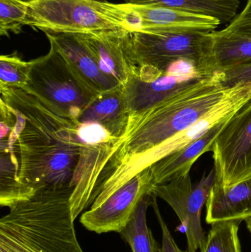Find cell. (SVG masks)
I'll use <instances>...</instances> for the list:
<instances>
[{"label": "cell", "mask_w": 251, "mask_h": 252, "mask_svg": "<svg viewBox=\"0 0 251 252\" xmlns=\"http://www.w3.org/2000/svg\"><path fill=\"white\" fill-rule=\"evenodd\" d=\"M28 6L16 0H0V35L19 34L25 26Z\"/></svg>", "instance_id": "cell-24"}, {"label": "cell", "mask_w": 251, "mask_h": 252, "mask_svg": "<svg viewBox=\"0 0 251 252\" xmlns=\"http://www.w3.org/2000/svg\"><path fill=\"white\" fill-rule=\"evenodd\" d=\"M1 121L14 135L19 178L37 191L46 186H72L78 180L86 145L81 124L57 115L35 96L0 86Z\"/></svg>", "instance_id": "cell-1"}, {"label": "cell", "mask_w": 251, "mask_h": 252, "mask_svg": "<svg viewBox=\"0 0 251 252\" xmlns=\"http://www.w3.org/2000/svg\"><path fill=\"white\" fill-rule=\"evenodd\" d=\"M156 198L157 197L155 195H152L151 205L154 207L155 212H156V216L158 220L160 223L161 228L162 231V247H161V252H188V251H183L180 250L179 247L175 243V240L172 238L167 225L165 223L158 208L157 204H156Z\"/></svg>", "instance_id": "cell-27"}, {"label": "cell", "mask_w": 251, "mask_h": 252, "mask_svg": "<svg viewBox=\"0 0 251 252\" xmlns=\"http://www.w3.org/2000/svg\"><path fill=\"white\" fill-rule=\"evenodd\" d=\"M50 44L47 55L30 61L29 81L21 90L35 96L57 115L78 121L100 95L78 79L56 45Z\"/></svg>", "instance_id": "cell-5"}, {"label": "cell", "mask_w": 251, "mask_h": 252, "mask_svg": "<svg viewBox=\"0 0 251 252\" xmlns=\"http://www.w3.org/2000/svg\"><path fill=\"white\" fill-rule=\"evenodd\" d=\"M224 32L251 35V0H247L246 7L230 22Z\"/></svg>", "instance_id": "cell-25"}, {"label": "cell", "mask_w": 251, "mask_h": 252, "mask_svg": "<svg viewBox=\"0 0 251 252\" xmlns=\"http://www.w3.org/2000/svg\"><path fill=\"white\" fill-rule=\"evenodd\" d=\"M245 220H246L248 229H249V231L250 232L251 235V216H250V217L247 218V219H246Z\"/></svg>", "instance_id": "cell-29"}, {"label": "cell", "mask_w": 251, "mask_h": 252, "mask_svg": "<svg viewBox=\"0 0 251 252\" xmlns=\"http://www.w3.org/2000/svg\"><path fill=\"white\" fill-rule=\"evenodd\" d=\"M100 68L124 85L137 69L131 54V32L127 30L81 33Z\"/></svg>", "instance_id": "cell-14"}, {"label": "cell", "mask_w": 251, "mask_h": 252, "mask_svg": "<svg viewBox=\"0 0 251 252\" xmlns=\"http://www.w3.org/2000/svg\"><path fill=\"white\" fill-rule=\"evenodd\" d=\"M202 48L210 74L251 63V35L212 31L203 35Z\"/></svg>", "instance_id": "cell-15"}, {"label": "cell", "mask_w": 251, "mask_h": 252, "mask_svg": "<svg viewBox=\"0 0 251 252\" xmlns=\"http://www.w3.org/2000/svg\"><path fill=\"white\" fill-rule=\"evenodd\" d=\"M213 75H205L187 62L165 72L136 71L122 85L127 111L131 115L145 110Z\"/></svg>", "instance_id": "cell-10"}, {"label": "cell", "mask_w": 251, "mask_h": 252, "mask_svg": "<svg viewBox=\"0 0 251 252\" xmlns=\"http://www.w3.org/2000/svg\"><path fill=\"white\" fill-rule=\"evenodd\" d=\"M221 72L189 87L155 106L131 114L123 133L106 153L99 166L92 201L139 157L166 142L207 115L229 93Z\"/></svg>", "instance_id": "cell-2"}, {"label": "cell", "mask_w": 251, "mask_h": 252, "mask_svg": "<svg viewBox=\"0 0 251 252\" xmlns=\"http://www.w3.org/2000/svg\"><path fill=\"white\" fill-rule=\"evenodd\" d=\"M155 186L149 167L139 172L112 193L103 204L83 213L80 222L97 234L121 232L140 201L153 194Z\"/></svg>", "instance_id": "cell-11"}, {"label": "cell", "mask_w": 251, "mask_h": 252, "mask_svg": "<svg viewBox=\"0 0 251 252\" xmlns=\"http://www.w3.org/2000/svg\"><path fill=\"white\" fill-rule=\"evenodd\" d=\"M221 72V83L225 87L240 82H251V63Z\"/></svg>", "instance_id": "cell-26"}, {"label": "cell", "mask_w": 251, "mask_h": 252, "mask_svg": "<svg viewBox=\"0 0 251 252\" xmlns=\"http://www.w3.org/2000/svg\"><path fill=\"white\" fill-rule=\"evenodd\" d=\"M15 147L1 140L0 148V204L10 207L33 195L36 191L24 185L19 178V159Z\"/></svg>", "instance_id": "cell-20"}, {"label": "cell", "mask_w": 251, "mask_h": 252, "mask_svg": "<svg viewBox=\"0 0 251 252\" xmlns=\"http://www.w3.org/2000/svg\"><path fill=\"white\" fill-rule=\"evenodd\" d=\"M72 186H46L9 207L0 220V252H84L71 213Z\"/></svg>", "instance_id": "cell-3"}, {"label": "cell", "mask_w": 251, "mask_h": 252, "mask_svg": "<svg viewBox=\"0 0 251 252\" xmlns=\"http://www.w3.org/2000/svg\"><path fill=\"white\" fill-rule=\"evenodd\" d=\"M215 182L216 174L212 169L197 183L193 184L190 173H184L153 189V195L166 201L178 216L187 236L188 252H197L206 238L200 216Z\"/></svg>", "instance_id": "cell-9"}, {"label": "cell", "mask_w": 251, "mask_h": 252, "mask_svg": "<svg viewBox=\"0 0 251 252\" xmlns=\"http://www.w3.org/2000/svg\"><path fill=\"white\" fill-rule=\"evenodd\" d=\"M152 194L140 201L128 224L119 232L133 252H161L151 230L147 226V210L151 204Z\"/></svg>", "instance_id": "cell-21"}, {"label": "cell", "mask_w": 251, "mask_h": 252, "mask_svg": "<svg viewBox=\"0 0 251 252\" xmlns=\"http://www.w3.org/2000/svg\"><path fill=\"white\" fill-rule=\"evenodd\" d=\"M123 4L134 15L133 32L206 34L215 31L221 24L218 19L211 16L175 9Z\"/></svg>", "instance_id": "cell-13"}, {"label": "cell", "mask_w": 251, "mask_h": 252, "mask_svg": "<svg viewBox=\"0 0 251 252\" xmlns=\"http://www.w3.org/2000/svg\"><path fill=\"white\" fill-rule=\"evenodd\" d=\"M43 32L61 53L78 79L97 95L122 86L102 70L81 33Z\"/></svg>", "instance_id": "cell-12"}, {"label": "cell", "mask_w": 251, "mask_h": 252, "mask_svg": "<svg viewBox=\"0 0 251 252\" xmlns=\"http://www.w3.org/2000/svg\"><path fill=\"white\" fill-rule=\"evenodd\" d=\"M229 118L213 126L203 136L185 148L164 157L148 167L155 188L169 182L174 176L190 173L197 158L205 153L210 151L214 141Z\"/></svg>", "instance_id": "cell-17"}, {"label": "cell", "mask_w": 251, "mask_h": 252, "mask_svg": "<svg viewBox=\"0 0 251 252\" xmlns=\"http://www.w3.org/2000/svg\"><path fill=\"white\" fill-rule=\"evenodd\" d=\"M131 13L123 4L106 0H40L28 6L25 25L41 31L92 33L127 30Z\"/></svg>", "instance_id": "cell-4"}, {"label": "cell", "mask_w": 251, "mask_h": 252, "mask_svg": "<svg viewBox=\"0 0 251 252\" xmlns=\"http://www.w3.org/2000/svg\"><path fill=\"white\" fill-rule=\"evenodd\" d=\"M240 223L229 220L212 224L200 247V252H242L239 238Z\"/></svg>", "instance_id": "cell-22"}, {"label": "cell", "mask_w": 251, "mask_h": 252, "mask_svg": "<svg viewBox=\"0 0 251 252\" xmlns=\"http://www.w3.org/2000/svg\"><path fill=\"white\" fill-rule=\"evenodd\" d=\"M203 35L131 32V54L136 69L165 72L175 63L187 62L205 75H213L207 72L205 66L202 48Z\"/></svg>", "instance_id": "cell-7"}, {"label": "cell", "mask_w": 251, "mask_h": 252, "mask_svg": "<svg viewBox=\"0 0 251 252\" xmlns=\"http://www.w3.org/2000/svg\"><path fill=\"white\" fill-rule=\"evenodd\" d=\"M129 115L122 85L100 94L78 121L81 124H99L116 139L123 133Z\"/></svg>", "instance_id": "cell-18"}, {"label": "cell", "mask_w": 251, "mask_h": 252, "mask_svg": "<svg viewBox=\"0 0 251 252\" xmlns=\"http://www.w3.org/2000/svg\"><path fill=\"white\" fill-rule=\"evenodd\" d=\"M31 62L22 60L16 53L0 57V86L22 89L28 84Z\"/></svg>", "instance_id": "cell-23"}, {"label": "cell", "mask_w": 251, "mask_h": 252, "mask_svg": "<svg viewBox=\"0 0 251 252\" xmlns=\"http://www.w3.org/2000/svg\"><path fill=\"white\" fill-rule=\"evenodd\" d=\"M251 100V82H240L231 87L221 103L194 125L143 154L130 164L118 177L101 189L94 204L99 206L103 204L112 193L139 172L197 140L213 126L231 118Z\"/></svg>", "instance_id": "cell-6"}, {"label": "cell", "mask_w": 251, "mask_h": 252, "mask_svg": "<svg viewBox=\"0 0 251 252\" xmlns=\"http://www.w3.org/2000/svg\"><path fill=\"white\" fill-rule=\"evenodd\" d=\"M206 204L209 224L246 220L251 216V176L228 188L215 183Z\"/></svg>", "instance_id": "cell-16"}, {"label": "cell", "mask_w": 251, "mask_h": 252, "mask_svg": "<svg viewBox=\"0 0 251 252\" xmlns=\"http://www.w3.org/2000/svg\"><path fill=\"white\" fill-rule=\"evenodd\" d=\"M210 151L216 182L228 188L251 176V100L227 121Z\"/></svg>", "instance_id": "cell-8"}, {"label": "cell", "mask_w": 251, "mask_h": 252, "mask_svg": "<svg viewBox=\"0 0 251 252\" xmlns=\"http://www.w3.org/2000/svg\"><path fill=\"white\" fill-rule=\"evenodd\" d=\"M125 4L167 7L211 16L222 23L231 22L237 16L239 0H123Z\"/></svg>", "instance_id": "cell-19"}, {"label": "cell", "mask_w": 251, "mask_h": 252, "mask_svg": "<svg viewBox=\"0 0 251 252\" xmlns=\"http://www.w3.org/2000/svg\"><path fill=\"white\" fill-rule=\"evenodd\" d=\"M16 1L22 3V4H26V5L29 6L31 5V4H34V3L38 2L40 0H16Z\"/></svg>", "instance_id": "cell-28"}]
</instances>
